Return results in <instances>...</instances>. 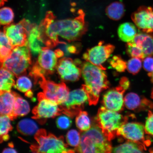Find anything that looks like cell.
<instances>
[{
	"instance_id": "obj_1",
	"label": "cell",
	"mask_w": 153,
	"mask_h": 153,
	"mask_svg": "<svg viewBox=\"0 0 153 153\" xmlns=\"http://www.w3.org/2000/svg\"><path fill=\"white\" fill-rule=\"evenodd\" d=\"M85 13L82 10L74 18L55 20L52 14H48L39 26L41 37L46 46L53 48L62 43L58 36L69 42L79 40L88 30L85 20Z\"/></svg>"
},
{
	"instance_id": "obj_2",
	"label": "cell",
	"mask_w": 153,
	"mask_h": 153,
	"mask_svg": "<svg viewBox=\"0 0 153 153\" xmlns=\"http://www.w3.org/2000/svg\"><path fill=\"white\" fill-rule=\"evenodd\" d=\"M82 74L85 84L82 88L87 95L90 105H97L101 91L109 87L105 70L87 62L81 64Z\"/></svg>"
},
{
	"instance_id": "obj_3",
	"label": "cell",
	"mask_w": 153,
	"mask_h": 153,
	"mask_svg": "<svg viewBox=\"0 0 153 153\" xmlns=\"http://www.w3.org/2000/svg\"><path fill=\"white\" fill-rule=\"evenodd\" d=\"M75 149L77 153H111L112 148L110 141L97 125L82 133L79 144Z\"/></svg>"
},
{
	"instance_id": "obj_4",
	"label": "cell",
	"mask_w": 153,
	"mask_h": 153,
	"mask_svg": "<svg viewBox=\"0 0 153 153\" xmlns=\"http://www.w3.org/2000/svg\"><path fill=\"white\" fill-rule=\"evenodd\" d=\"M37 144L32 145V152L37 153H75V150L68 148L65 142L64 137H57L48 133L44 129L38 130L34 135Z\"/></svg>"
},
{
	"instance_id": "obj_5",
	"label": "cell",
	"mask_w": 153,
	"mask_h": 153,
	"mask_svg": "<svg viewBox=\"0 0 153 153\" xmlns=\"http://www.w3.org/2000/svg\"><path fill=\"white\" fill-rule=\"evenodd\" d=\"M96 120L97 125L105 136L110 141L117 135L118 130L127 123L128 120V117L108 110L104 106L99 109Z\"/></svg>"
},
{
	"instance_id": "obj_6",
	"label": "cell",
	"mask_w": 153,
	"mask_h": 153,
	"mask_svg": "<svg viewBox=\"0 0 153 153\" xmlns=\"http://www.w3.org/2000/svg\"><path fill=\"white\" fill-rule=\"evenodd\" d=\"M30 51L27 46L14 48L11 55L1 63V67L9 71L16 77L24 75L31 64Z\"/></svg>"
},
{
	"instance_id": "obj_7",
	"label": "cell",
	"mask_w": 153,
	"mask_h": 153,
	"mask_svg": "<svg viewBox=\"0 0 153 153\" xmlns=\"http://www.w3.org/2000/svg\"><path fill=\"white\" fill-rule=\"evenodd\" d=\"M57 58L55 52L50 48L47 47L42 48L30 72V75L35 82H37L43 76L51 75L54 73L56 69Z\"/></svg>"
},
{
	"instance_id": "obj_8",
	"label": "cell",
	"mask_w": 153,
	"mask_h": 153,
	"mask_svg": "<svg viewBox=\"0 0 153 153\" xmlns=\"http://www.w3.org/2000/svg\"><path fill=\"white\" fill-rule=\"evenodd\" d=\"M32 25L28 20H23L18 23L11 24L4 27V32L13 48L27 46L29 31Z\"/></svg>"
},
{
	"instance_id": "obj_9",
	"label": "cell",
	"mask_w": 153,
	"mask_h": 153,
	"mask_svg": "<svg viewBox=\"0 0 153 153\" xmlns=\"http://www.w3.org/2000/svg\"><path fill=\"white\" fill-rule=\"evenodd\" d=\"M38 103L32 110L33 119L45 121V120L60 115L62 113L60 105L47 98L43 93L37 95Z\"/></svg>"
},
{
	"instance_id": "obj_10",
	"label": "cell",
	"mask_w": 153,
	"mask_h": 153,
	"mask_svg": "<svg viewBox=\"0 0 153 153\" xmlns=\"http://www.w3.org/2000/svg\"><path fill=\"white\" fill-rule=\"evenodd\" d=\"M46 97L60 105L68 99L69 89L64 82L58 84L42 77L38 82Z\"/></svg>"
},
{
	"instance_id": "obj_11",
	"label": "cell",
	"mask_w": 153,
	"mask_h": 153,
	"mask_svg": "<svg viewBox=\"0 0 153 153\" xmlns=\"http://www.w3.org/2000/svg\"><path fill=\"white\" fill-rule=\"evenodd\" d=\"M88 101L87 94L82 88L70 92L67 100L60 105L62 113L73 118L83 109Z\"/></svg>"
},
{
	"instance_id": "obj_12",
	"label": "cell",
	"mask_w": 153,
	"mask_h": 153,
	"mask_svg": "<svg viewBox=\"0 0 153 153\" xmlns=\"http://www.w3.org/2000/svg\"><path fill=\"white\" fill-rule=\"evenodd\" d=\"M145 127L143 124L137 122H127L118 130L117 135L142 145L146 150V147L150 145L151 141L145 138Z\"/></svg>"
},
{
	"instance_id": "obj_13",
	"label": "cell",
	"mask_w": 153,
	"mask_h": 153,
	"mask_svg": "<svg viewBox=\"0 0 153 153\" xmlns=\"http://www.w3.org/2000/svg\"><path fill=\"white\" fill-rule=\"evenodd\" d=\"M104 43V42L100 41L98 45L88 49L84 53L83 58L87 62L105 70L106 69L102 64L114 52L115 47L111 44Z\"/></svg>"
},
{
	"instance_id": "obj_14",
	"label": "cell",
	"mask_w": 153,
	"mask_h": 153,
	"mask_svg": "<svg viewBox=\"0 0 153 153\" xmlns=\"http://www.w3.org/2000/svg\"><path fill=\"white\" fill-rule=\"evenodd\" d=\"M81 65L75 60L69 57H64L57 62L56 70L63 81L75 82L81 77Z\"/></svg>"
},
{
	"instance_id": "obj_15",
	"label": "cell",
	"mask_w": 153,
	"mask_h": 153,
	"mask_svg": "<svg viewBox=\"0 0 153 153\" xmlns=\"http://www.w3.org/2000/svg\"><path fill=\"white\" fill-rule=\"evenodd\" d=\"M137 27L146 33H153V8L141 6L131 15Z\"/></svg>"
},
{
	"instance_id": "obj_16",
	"label": "cell",
	"mask_w": 153,
	"mask_h": 153,
	"mask_svg": "<svg viewBox=\"0 0 153 153\" xmlns=\"http://www.w3.org/2000/svg\"><path fill=\"white\" fill-rule=\"evenodd\" d=\"M126 90L119 85L106 92L103 97L102 103L108 110L119 112L123 109V94Z\"/></svg>"
},
{
	"instance_id": "obj_17",
	"label": "cell",
	"mask_w": 153,
	"mask_h": 153,
	"mask_svg": "<svg viewBox=\"0 0 153 153\" xmlns=\"http://www.w3.org/2000/svg\"><path fill=\"white\" fill-rule=\"evenodd\" d=\"M124 103L127 108L136 111L153 108V103L152 101L145 97H141L134 93H130L126 95Z\"/></svg>"
},
{
	"instance_id": "obj_18",
	"label": "cell",
	"mask_w": 153,
	"mask_h": 153,
	"mask_svg": "<svg viewBox=\"0 0 153 153\" xmlns=\"http://www.w3.org/2000/svg\"><path fill=\"white\" fill-rule=\"evenodd\" d=\"M0 113L1 115H7L13 120V112L17 93L14 91L0 93Z\"/></svg>"
},
{
	"instance_id": "obj_19",
	"label": "cell",
	"mask_w": 153,
	"mask_h": 153,
	"mask_svg": "<svg viewBox=\"0 0 153 153\" xmlns=\"http://www.w3.org/2000/svg\"><path fill=\"white\" fill-rule=\"evenodd\" d=\"M45 45L42 40L39 26L32 24L28 38L27 46L34 55L39 54Z\"/></svg>"
},
{
	"instance_id": "obj_20",
	"label": "cell",
	"mask_w": 153,
	"mask_h": 153,
	"mask_svg": "<svg viewBox=\"0 0 153 153\" xmlns=\"http://www.w3.org/2000/svg\"><path fill=\"white\" fill-rule=\"evenodd\" d=\"M133 42L142 50L146 56H153V35L148 33L137 34Z\"/></svg>"
},
{
	"instance_id": "obj_21",
	"label": "cell",
	"mask_w": 153,
	"mask_h": 153,
	"mask_svg": "<svg viewBox=\"0 0 153 153\" xmlns=\"http://www.w3.org/2000/svg\"><path fill=\"white\" fill-rule=\"evenodd\" d=\"M118 34L122 41L130 42L133 41L137 34V27L131 23H124L118 27Z\"/></svg>"
},
{
	"instance_id": "obj_22",
	"label": "cell",
	"mask_w": 153,
	"mask_h": 153,
	"mask_svg": "<svg viewBox=\"0 0 153 153\" xmlns=\"http://www.w3.org/2000/svg\"><path fill=\"white\" fill-rule=\"evenodd\" d=\"M125 6L123 3L119 1L111 3L105 10L106 14L112 20H119L125 14Z\"/></svg>"
},
{
	"instance_id": "obj_23",
	"label": "cell",
	"mask_w": 153,
	"mask_h": 153,
	"mask_svg": "<svg viewBox=\"0 0 153 153\" xmlns=\"http://www.w3.org/2000/svg\"><path fill=\"white\" fill-rule=\"evenodd\" d=\"M143 146L138 143L128 141L112 149L111 153H145Z\"/></svg>"
},
{
	"instance_id": "obj_24",
	"label": "cell",
	"mask_w": 153,
	"mask_h": 153,
	"mask_svg": "<svg viewBox=\"0 0 153 153\" xmlns=\"http://www.w3.org/2000/svg\"><path fill=\"white\" fill-rule=\"evenodd\" d=\"M14 78V75L12 73L6 69L1 67V92L11 91V88L15 85Z\"/></svg>"
},
{
	"instance_id": "obj_25",
	"label": "cell",
	"mask_w": 153,
	"mask_h": 153,
	"mask_svg": "<svg viewBox=\"0 0 153 153\" xmlns=\"http://www.w3.org/2000/svg\"><path fill=\"white\" fill-rule=\"evenodd\" d=\"M17 129L19 132L22 134L28 136L35 134L38 131V127L33 120L26 118L19 122Z\"/></svg>"
},
{
	"instance_id": "obj_26",
	"label": "cell",
	"mask_w": 153,
	"mask_h": 153,
	"mask_svg": "<svg viewBox=\"0 0 153 153\" xmlns=\"http://www.w3.org/2000/svg\"><path fill=\"white\" fill-rule=\"evenodd\" d=\"M30 107L27 101L17 94L13 109L14 120L18 117L26 115L30 112Z\"/></svg>"
},
{
	"instance_id": "obj_27",
	"label": "cell",
	"mask_w": 153,
	"mask_h": 153,
	"mask_svg": "<svg viewBox=\"0 0 153 153\" xmlns=\"http://www.w3.org/2000/svg\"><path fill=\"white\" fill-rule=\"evenodd\" d=\"M13 49L10 41L4 32L1 31L0 34V60L1 63L4 62L11 55Z\"/></svg>"
},
{
	"instance_id": "obj_28",
	"label": "cell",
	"mask_w": 153,
	"mask_h": 153,
	"mask_svg": "<svg viewBox=\"0 0 153 153\" xmlns=\"http://www.w3.org/2000/svg\"><path fill=\"white\" fill-rule=\"evenodd\" d=\"M11 120L8 116L1 115L0 123V135H1V143L3 141H7L9 139L8 133L12 131L13 128L10 123Z\"/></svg>"
},
{
	"instance_id": "obj_29",
	"label": "cell",
	"mask_w": 153,
	"mask_h": 153,
	"mask_svg": "<svg viewBox=\"0 0 153 153\" xmlns=\"http://www.w3.org/2000/svg\"><path fill=\"white\" fill-rule=\"evenodd\" d=\"M76 127L82 131H88L91 128V120L88 113L81 111L76 116Z\"/></svg>"
},
{
	"instance_id": "obj_30",
	"label": "cell",
	"mask_w": 153,
	"mask_h": 153,
	"mask_svg": "<svg viewBox=\"0 0 153 153\" xmlns=\"http://www.w3.org/2000/svg\"><path fill=\"white\" fill-rule=\"evenodd\" d=\"M14 13L12 9L8 7H4L0 10V22L2 25L7 26L14 20Z\"/></svg>"
},
{
	"instance_id": "obj_31",
	"label": "cell",
	"mask_w": 153,
	"mask_h": 153,
	"mask_svg": "<svg viewBox=\"0 0 153 153\" xmlns=\"http://www.w3.org/2000/svg\"><path fill=\"white\" fill-rule=\"evenodd\" d=\"M126 47L127 53L130 56L137 57L142 60L146 57L140 48L133 42L127 43Z\"/></svg>"
},
{
	"instance_id": "obj_32",
	"label": "cell",
	"mask_w": 153,
	"mask_h": 153,
	"mask_svg": "<svg viewBox=\"0 0 153 153\" xmlns=\"http://www.w3.org/2000/svg\"><path fill=\"white\" fill-rule=\"evenodd\" d=\"M32 87V82L29 78L26 76H22L18 78L14 87L22 92L26 93L30 91Z\"/></svg>"
},
{
	"instance_id": "obj_33",
	"label": "cell",
	"mask_w": 153,
	"mask_h": 153,
	"mask_svg": "<svg viewBox=\"0 0 153 153\" xmlns=\"http://www.w3.org/2000/svg\"><path fill=\"white\" fill-rule=\"evenodd\" d=\"M111 66L118 72L125 71L127 68V63L121 57L115 55L109 61Z\"/></svg>"
},
{
	"instance_id": "obj_34",
	"label": "cell",
	"mask_w": 153,
	"mask_h": 153,
	"mask_svg": "<svg viewBox=\"0 0 153 153\" xmlns=\"http://www.w3.org/2000/svg\"><path fill=\"white\" fill-rule=\"evenodd\" d=\"M141 59L137 57H132L127 62V69L130 73L135 75L138 73L142 66Z\"/></svg>"
},
{
	"instance_id": "obj_35",
	"label": "cell",
	"mask_w": 153,
	"mask_h": 153,
	"mask_svg": "<svg viewBox=\"0 0 153 153\" xmlns=\"http://www.w3.org/2000/svg\"><path fill=\"white\" fill-rule=\"evenodd\" d=\"M81 137L79 132L76 130H71L66 135L67 143L70 146L76 148L79 144Z\"/></svg>"
},
{
	"instance_id": "obj_36",
	"label": "cell",
	"mask_w": 153,
	"mask_h": 153,
	"mask_svg": "<svg viewBox=\"0 0 153 153\" xmlns=\"http://www.w3.org/2000/svg\"><path fill=\"white\" fill-rule=\"evenodd\" d=\"M70 118L66 115L59 117L56 120L57 127L61 129H68L72 125V121Z\"/></svg>"
},
{
	"instance_id": "obj_37",
	"label": "cell",
	"mask_w": 153,
	"mask_h": 153,
	"mask_svg": "<svg viewBox=\"0 0 153 153\" xmlns=\"http://www.w3.org/2000/svg\"><path fill=\"white\" fill-rule=\"evenodd\" d=\"M145 129L146 134L153 137V112L150 110L149 111Z\"/></svg>"
},
{
	"instance_id": "obj_38",
	"label": "cell",
	"mask_w": 153,
	"mask_h": 153,
	"mask_svg": "<svg viewBox=\"0 0 153 153\" xmlns=\"http://www.w3.org/2000/svg\"><path fill=\"white\" fill-rule=\"evenodd\" d=\"M62 45V49L65 51V55L68 56L70 54H75L79 52L78 48L76 47V45H67L64 42L60 44Z\"/></svg>"
},
{
	"instance_id": "obj_39",
	"label": "cell",
	"mask_w": 153,
	"mask_h": 153,
	"mask_svg": "<svg viewBox=\"0 0 153 153\" xmlns=\"http://www.w3.org/2000/svg\"><path fill=\"white\" fill-rule=\"evenodd\" d=\"M143 60V66L144 70L149 73L153 72V57L148 56Z\"/></svg>"
},
{
	"instance_id": "obj_40",
	"label": "cell",
	"mask_w": 153,
	"mask_h": 153,
	"mask_svg": "<svg viewBox=\"0 0 153 153\" xmlns=\"http://www.w3.org/2000/svg\"><path fill=\"white\" fill-rule=\"evenodd\" d=\"M119 85H121L126 90H127L129 87L130 82L127 78L124 76L120 79Z\"/></svg>"
},
{
	"instance_id": "obj_41",
	"label": "cell",
	"mask_w": 153,
	"mask_h": 153,
	"mask_svg": "<svg viewBox=\"0 0 153 153\" xmlns=\"http://www.w3.org/2000/svg\"><path fill=\"white\" fill-rule=\"evenodd\" d=\"M55 53L57 58L62 57L64 55V52L60 49L56 50L55 51Z\"/></svg>"
},
{
	"instance_id": "obj_42",
	"label": "cell",
	"mask_w": 153,
	"mask_h": 153,
	"mask_svg": "<svg viewBox=\"0 0 153 153\" xmlns=\"http://www.w3.org/2000/svg\"><path fill=\"white\" fill-rule=\"evenodd\" d=\"M2 153H18L14 149L12 148H5Z\"/></svg>"
},
{
	"instance_id": "obj_43",
	"label": "cell",
	"mask_w": 153,
	"mask_h": 153,
	"mask_svg": "<svg viewBox=\"0 0 153 153\" xmlns=\"http://www.w3.org/2000/svg\"><path fill=\"white\" fill-rule=\"evenodd\" d=\"M25 95L26 97H29V98H31V97H33V93H32V91L30 90L27 92Z\"/></svg>"
},
{
	"instance_id": "obj_44",
	"label": "cell",
	"mask_w": 153,
	"mask_h": 153,
	"mask_svg": "<svg viewBox=\"0 0 153 153\" xmlns=\"http://www.w3.org/2000/svg\"><path fill=\"white\" fill-rule=\"evenodd\" d=\"M148 75L150 78L151 81L153 83V72L151 73H149Z\"/></svg>"
},
{
	"instance_id": "obj_45",
	"label": "cell",
	"mask_w": 153,
	"mask_h": 153,
	"mask_svg": "<svg viewBox=\"0 0 153 153\" xmlns=\"http://www.w3.org/2000/svg\"><path fill=\"white\" fill-rule=\"evenodd\" d=\"M151 97L153 99V88L152 89V93H151Z\"/></svg>"
},
{
	"instance_id": "obj_46",
	"label": "cell",
	"mask_w": 153,
	"mask_h": 153,
	"mask_svg": "<svg viewBox=\"0 0 153 153\" xmlns=\"http://www.w3.org/2000/svg\"><path fill=\"white\" fill-rule=\"evenodd\" d=\"M150 153H153V151H152V150H151L150 151Z\"/></svg>"
},
{
	"instance_id": "obj_47",
	"label": "cell",
	"mask_w": 153,
	"mask_h": 153,
	"mask_svg": "<svg viewBox=\"0 0 153 153\" xmlns=\"http://www.w3.org/2000/svg\"><path fill=\"white\" fill-rule=\"evenodd\" d=\"M33 153H36V152H33Z\"/></svg>"
},
{
	"instance_id": "obj_48",
	"label": "cell",
	"mask_w": 153,
	"mask_h": 153,
	"mask_svg": "<svg viewBox=\"0 0 153 153\" xmlns=\"http://www.w3.org/2000/svg\"><path fill=\"white\" fill-rule=\"evenodd\" d=\"M152 151H153V149H152Z\"/></svg>"
}]
</instances>
